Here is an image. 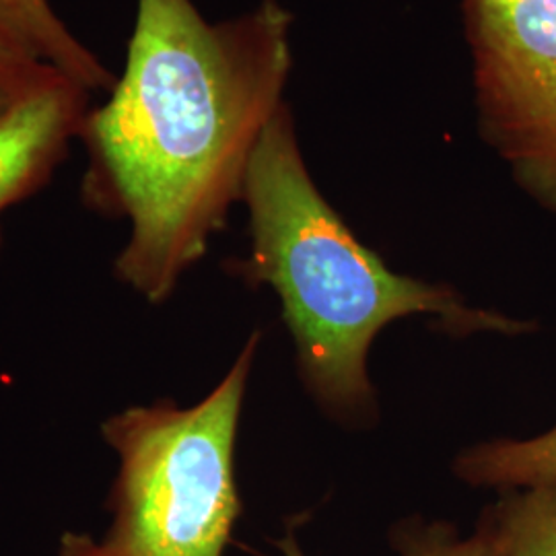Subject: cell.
Returning <instances> with one entry per match:
<instances>
[{"label": "cell", "instance_id": "6da1fadb", "mask_svg": "<svg viewBox=\"0 0 556 556\" xmlns=\"http://www.w3.org/2000/svg\"><path fill=\"white\" fill-rule=\"evenodd\" d=\"M289 31L277 0L217 25L192 0H139L124 73L80 132L85 194L130 225L114 273L149 303L174 295L241 200L285 105Z\"/></svg>", "mask_w": 556, "mask_h": 556}, {"label": "cell", "instance_id": "7a4b0ae2", "mask_svg": "<svg viewBox=\"0 0 556 556\" xmlns=\"http://www.w3.org/2000/svg\"><path fill=\"white\" fill-rule=\"evenodd\" d=\"M241 202L250 215V254L236 260L231 273L277 293L299 381L344 429L363 431L379 420L369 353L390 324L429 318L435 332L452 338L536 330L532 319L470 305L452 285L392 270L321 197L287 105L260 137Z\"/></svg>", "mask_w": 556, "mask_h": 556}, {"label": "cell", "instance_id": "3957f363", "mask_svg": "<svg viewBox=\"0 0 556 556\" xmlns=\"http://www.w3.org/2000/svg\"><path fill=\"white\" fill-rule=\"evenodd\" d=\"M262 332L192 406L157 400L101 422L118 456L101 538L64 532L59 556H227L241 516L236 450Z\"/></svg>", "mask_w": 556, "mask_h": 556}, {"label": "cell", "instance_id": "277c9868", "mask_svg": "<svg viewBox=\"0 0 556 556\" xmlns=\"http://www.w3.org/2000/svg\"><path fill=\"white\" fill-rule=\"evenodd\" d=\"M480 135L556 215V0H464Z\"/></svg>", "mask_w": 556, "mask_h": 556}, {"label": "cell", "instance_id": "5b68a950", "mask_svg": "<svg viewBox=\"0 0 556 556\" xmlns=\"http://www.w3.org/2000/svg\"><path fill=\"white\" fill-rule=\"evenodd\" d=\"M85 89L50 73L0 114V217L52 176L83 126Z\"/></svg>", "mask_w": 556, "mask_h": 556}, {"label": "cell", "instance_id": "8992f818", "mask_svg": "<svg viewBox=\"0 0 556 556\" xmlns=\"http://www.w3.org/2000/svg\"><path fill=\"white\" fill-rule=\"evenodd\" d=\"M0 34L85 91L112 89L116 83L100 59L68 31L48 0H0Z\"/></svg>", "mask_w": 556, "mask_h": 556}, {"label": "cell", "instance_id": "52a82bcc", "mask_svg": "<svg viewBox=\"0 0 556 556\" xmlns=\"http://www.w3.org/2000/svg\"><path fill=\"white\" fill-rule=\"evenodd\" d=\"M459 482L498 493L556 484V425L530 439L498 438L464 447L452 462Z\"/></svg>", "mask_w": 556, "mask_h": 556}, {"label": "cell", "instance_id": "ba28073f", "mask_svg": "<svg viewBox=\"0 0 556 556\" xmlns=\"http://www.w3.org/2000/svg\"><path fill=\"white\" fill-rule=\"evenodd\" d=\"M390 544L397 556H505L497 532L484 511L468 536L459 534L450 521L406 517L390 530ZM275 546L280 556H307L295 528H287V532L275 540Z\"/></svg>", "mask_w": 556, "mask_h": 556}, {"label": "cell", "instance_id": "9c48e42d", "mask_svg": "<svg viewBox=\"0 0 556 556\" xmlns=\"http://www.w3.org/2000/svg\"><path fill=\"white\" fill-rule=\"evenodd\" d=\"M484 516L505 556H556V484L501 493Z\"/></svg>", "mask_w": 556, "mask_h": 556}, {"label": "cell", "instance_id": "30bf717a", "mask_svg": "<svg viewBox=\"0 0 556 556\" xmlns=\"http://www.w3.org/2000/svg\"><path fill=\"white\" fill-rule=\"evenodd\" d=\"M48 66L34 59L20 43L0 34V79L27 80L46 75Z\"/></svg>", "mask_w": 556, "mask_h": 556}, {"label": "cell", "instance_id": "8fae6325", "mask_svg": "<svg viewBox=\"0 0 556 556\" xmlns=\"http://www.w3.org/2000/svg\"><path fill=\"white\" fill-rule=\"evenodd\" d=\"M50 73H56V71H48L46 75H50ZM46 75H41L38 79L27 80L0 79V114H2L13 101L17 100L23 91H27L31 85H36V83L43 79Z\"/></svg>", "mask_w": 556, "mask_h": 556}]
</instances>
